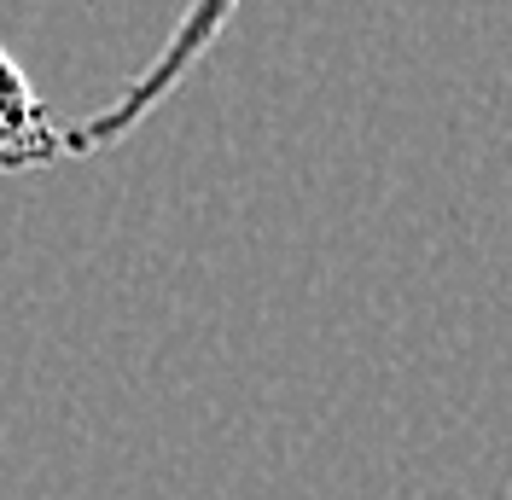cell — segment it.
I'll use <instances>...</instances> for the list:
<instances>
[{
	"mask_svg": "<svg viewBox=\"0 0 512 500\" xmlns=\"http://www.w3.org/2000/svg\"><path fill=\"white\" fill-rule=\"evenodd\" d=\"M59 157H70L64 128L35 94L30 70L0 47V169H47Z\"/></svg>",
	"mask_w": 512,
	"mask_h": 500,
	"instance_id": "cell-1",
	"label": "cell"
}]
</instances>
